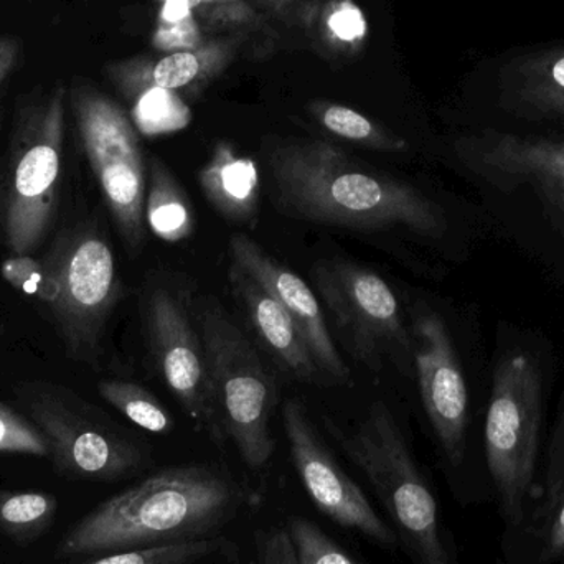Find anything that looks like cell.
<instances>
[{
  "instance_id": "35",
  "label": "cell",
  "mask_w": 564,
  "mask_h": 564,
  "mask_svg": "<svg viewBox=\"0 0 564 564\" xmlns=\"http://www.w3.org/2000/svg\"><path fill=\"white\" fill-rule=\"evenodd\" d=\"M187 2H191L192 6H194V9H198V7L204 6V0H187Z\"/></svg>"
},
{
  "instance_id": "22",
  "label": "cell",
  "mask_w": 564,
  "mask_h": 564,
  "mask_svg": "<svg viewBox=\"0 0 564 564\" xmlns=\"http://www.w3.org/2000/svg\"><path fill=\"white\" fill-rule=\"evenodd\" d=\"M58 500L45 492H0V532L17 542H32L52 525Z\"/></svg>"
},
{
  "instance_id": "18",
  "label": "cell",
  "mask_w": 564,
  "mask_h": 564,
  "mask_svg": "<svg viewBox=\"0 0 564 564\" xmlns=\"http://www.w3.org/2000/svg\"><path fill=\"white\" fill-rule=\"evenodd\" d=\"M228 280L254 335L282 370L301 381L317 380L321 370L312 360L301 332L280 302L238 264L231 263Z\"/></svg>"
},
{
  "instance_id": "13",
  "label": "cell",
  "mask_w": 564,
  "mask_h": 564,
  "mask_svg": "<svg viewBox=\"0 0 564 564\" xmlns=\"http://www.w3.org/2000/svg\"><path fill=\"white\" fill-rule=\"evenodd\" d=\"M63 145V95L32 119L13 159L6 197L7 245L13 254L39 247L55 217Z\"/></svg>"
},
{
  "instance_id": "5",
  "label": "cell",
  "mask_w": 564,
  "mask_h": 564,
  "mask_svg": "<svg viewBox=\"0 0 564 564\" xmlns=\"http://www.w3.org/2000/svg\"><path fill=\"white\" fill-rule=\"evenodd\" d=\"M341 451L365 474L393 520L413 564H460L426 477L383 401L351 431L332 427Z\"/></svg>"
},
{
  "instance_id": "27",
  "label": "cell",
  "mask_w": 564,
  "mask_h": 564,
  "mask_svg": "<svg viewBox=\"0 0 564 564\" xmlns=\"http://www.w3.org/2000/svg\"><path fill=\"white\" fill-rule=\"evenodd\" d=\"M194 10L187 0H165L154 33L155 48L174 53L200 46L204 40Z\"/></svg>"
},
{
  "instance_id": "20",
  "label": "cell",
  "mask_w": 564,
  "mask_h": 564,
  "mask_svg": "<svg viewBox=\"0 0 564 564\" xmlns=\"http://www.w3.org/2000/svg\"><path fill=\"white\" fill-rule=\"evenodd\" d=\"M144 218L145 227L165 243H182L194 235L191 198L171 169L158 158H152L149 164Z\"/></svg>"
},
{
  "instance_id": "19",
  "label": "cell",
  "mask_w": 564,
  "mask_h": 564,
  "mask_svg": "<svg viewBox=\"0 0 564 564\" xmlns=\"http://www.w3.org/2000/svg\"><path fill=\"white\" fill-rule=\"evenodd\" d=\"M202 194L225 220L253 225L260 214L261 177L258 164L240 155L234 144L220 141L198 171Z\"/></svg>"
},
{
  "instance_id": "23",
  "label": "cell",
  "mask_w": 564,
  "mask_h": 564,
  "mask_svg": "<svg viewBox=\"0 0 564 564\" xmlns=\"http://www.w3.org/2000/svg\"><path fill=\"white\" fill-rule=\"evenodd\" d=\"M98 391L106 403L135 426L154 434H167L174 430V417L167 408L145 388L129 381H101Z\"/></svg>"
},
{
  "instance_id": "7",
  "label": "cell",
  "mask_w": 564,
  "mask_h": 564,
  "mask_svg": "<svg viewBox=\"0 0 564 564\" xmlns=\"http://www.w3.org/2000/svg\"><path fill=\"white\" fill-rule=\"evenodd\" d=\"M463 129L564 132V40L512 46L480 65Z\"/></svg>"
},
{
  "instance_id": "8",
  "label": "cell",
  "mask_w": 564,
  "mask_h": 564,
  "mask_svg": "<svg viewBox=\"0 0 564 564\" xmlns=\"http://www.w3.org/2000/svg\"><path fill=\"white\" fill-rule=\"evenodd\" d=\"M314 281L338 334L360 364L380 371L390 358L404 375L414 373L413 335L383 278L358 264L330 260L315 264Z\"/></svg>"
},
{
  "instance_id": "3",
  "label": "cell",
  "mask_w": 564,
  "mask_h": 564,
  "mask_svg": "<svg viewBox=\"0 0 564 564\" xmlns=\"http://www.w3.org/2000/svg\"><path fill=\"white\" fill-rule=\"evenodd\" d=\"M555 378L550 341L500 322L484 413L482 451L503 525L529 512L542 480L546 404Z\"/></svg>"
},
{
  "instance_id": "12",
  "label": "cell",
  "mask_w": 564,
  "mask_h": 564,
  "mask_svg": "<svg viewBox=\"0 0 564 564\" xmlns=\"http://www.w3.org/2000/svg\"><path fill=\"white\" fill-rule=\"evenodd\" d=\"M45 263L58 284L50 307L63 340L73 357L91 360L122 294L115 254L96 231L86 230L63 241Z\"/></svg>"
},
{
  "instance_id": "10",
  "label": "cell",
  "mask_w": 564,
  "mask_h": 564,
  "mask_svg": "<svg viewBox=\"0 0 564 564\" xmlns=\"http://www.w3.org/2000/svg\"><path fill=\"white\" fill-rule=\"evenodd\" d=\"M411 335L424 413L451 473L464 476L477 460L470 441L473 394L459 347L444 315L427 304L416 308Z\"/></svg>"
},
{
  "instance_id": "14",
  "label": "cell",
  "mask_w": 564,
  "mask_h": 564,
  "mask_svg": "<svg viewBox=\"0 0 564 564\" xmlns=\"http://www.w3.org/2000/svg\"><path fill=\"white\" fill-rule=\"evenodd\" d=\"M145 325L152 357L187 416L215 443L225 441L208 381L200 334L195 330L182 295L159 285L149 292Z\"/></svg>"
},
{
  "instance_id": "1",
  "label": "cell",
  "mask_w": 564,
  "mask_h": 564,
  "mask_svg": "<svg viewBox=\"0 0 564 564\" xmlns=\"http://www.w3.org/2000/svg\"><path fill=\"white\" fill-rule=\"evenodd\" d=\"M274 202L297 220L351 231L401 230L446 247L463 243L444 202L381 174L325 141L282 142L268 152Z\"/></svg>"
},
{
  "instance_id": "15",
  "label": "cell",
  "mask_w": 564,
  "mask_h": 564,
  "mask_svg": "<svg viewBox=\"0 0 564 564\" xmlns=\"http://www.w3.org/2000/svg\"><path fill=\"white\" fill-rule=\"evenodd\" d=\"M282 424L292 464L314 506L337 525L357 530L381 546L394 549L397 532L380 519L360 487L338 466L301 401H285Z\"/></svg>"
},
{
  "instance_id": "2",
  "label": "cell",
  "mask_w": 564,
  "mask_h": 564,
  "mask_svg": "<svg viewBox=\"0 0 564 564\" xmlns=\"http://www.w3.org/2000/svg\"><path fill=\"white\" fill-rule=\"evenodd\" d=\"M447 155L489 227L564 288V132L460 129Z\"/></svg>"
},
{
  "instance_id": "24",
  "label": "cell",
  "mask_w": 564,
  "mask_h": 564,
  "mask_svg": "<svg viewBox=\"0 0 564 564\" xmlns=\"http://www.w3.org/2000/svg\"><path fill=\"white\" fill-rule=\"evenodd\" d=\"M129 98L134 99L132 118L144 134L175 132L187 128L191 122V109L178 93L151 86L131 93Z\"/></svg>"
},
{
  "instance_id": "31",
  "label": "cell",
  "mask_w": 564,
  "mask_h": 564,
  "mask_svg": "<svg viewBox=\"0 0 564 564\" xmlns=\"http://www.w3.org/2000/svg\"><path fill=\"white\" fill-rule=\"evenodd\" d=\"M0 453L48 456V444L35 424L0 401Z\"/></svg>"
},
{
  "instance_id": "32",
  "label": "cell",
  "mask_w": 564,
  "mask_h": 564,
  "mask_svg": "<svg viewBox=\"0 0 564 564\" xmlns=\"http://www.w3.org/2000/svg\"><path fill=\"white\" fill-rule=\"evenodd\" d=\"M250 564H301L289 530L273 529L261 532Z\"/></svg>"
},
{
  "instance_id": "11",
  "label": "cell",
  "mask_w": 564,
  "mask_h": 564,
  "mask_svg": "<svg viewBox=\"0 0 564 564\" xmlns=\"http://www.w3.org/2000/svg\"><path fill=\"white\" fill-rule=\"evenodd\" d=\"M20 398L63 476L118 480L144 464L142 451L134 443L79 408L78 401L63 391L35 384L22 388Z\"/></svg>"
},
{
  "instance_id": "33",
  "label": "cell",
  "mask_w": 564,
  "mask_h": 564,
  "mask_svg": "<svg viewBox=\"0 0 564 564\" xmlns=\"http://www.w3.org/2000/svg\"><path fill=\"white\" fill-rule=\"evenodd\" d=\"M198 13L202 19L214 26L243 25V23L253 22L257 13L247 3L228 2V3H205L198 7Z\"/></svg>"
},
{
  "instance_id": "21",
  "label": "cell",
  "mask_w": 564,
  "mask_h": 564,
  "mask_svg": "<svg viewBox=\"0 0 564 564\" xmlns=\"http://www.w3.org/2000/svg\"><path fill=\"white\" fill-rule=\"evenodd\" d=\"M308 112L325 131L361 148L378 152H394V154L410 149V142L406 139L348 106L330 101H312L308 105Z\"/></svg>"
},
{
  "instance_id": "26",
  "label": "cell",
  "mask_w": 564,
  "mask_h": 564,
  "mask_svg": "<svg viewBox=\"0 0 564 564\" xmlns=\"http://www.w3.org/2000/svg\"><path fill=\"white\" fill-rule=\"evenodd\" d=\"M220 549V540L207 536L191 542L122 550L83 564H197L210 558Z\"/></svg>"
},
{
  "instance_id": "25",
  "label": "cell",
  "mask_w": 564,
  "mask_h": 564,
  "mask_svg": "<svg viewBox=\"0 0 564 564\" xmlns=\"http://www.w3.org/2000/svg\"><path fill=\"white\" fill-rule=\"evenodd\" d=\"M317 30L328 50L348 55L360 52L368 25L360 7L351 0H330L318 13Z\"/></svg>"
},
{
  "instance_id": "9",
  "label": "cell",
  "mask_w": 564,
  "mask_h": 564,
  "mask_svg": "<svg viewBox=\"0 0 564 564\" xmlns=\"http://www.w3.org/2000/svg\"><path fill=\"white\" fill-rule=\"evenodd\" d=\"M73 109L106 205L126 247L135 253L145 241L148 175L134 126L121 106L93 88L73 91Z\"/></svg>"
},
{
  "instance_id": "6",
  "label": "cell",
  "mask_w": 564,
  "mask_h": 564,
  "mask_svg": "<svg viewBox=\"0 0 564 564\" xmlns=\"http://www.w3.org/2000/svg\"><path fill=\"white\" fill-rule=\"evenodd\" d=\"M197 325L221 433L250 469H264L276 451L271 430L276 383L258 348L218 302L202 305Z\"/></svg>"
},
{
  "instance_id": "36",
  "label": "cell",
  "mask_w": 564,
  "mask_h": 564,
  "mask_svg": "<svg viewBox=\"0 0 564 564\" xmlns=\"http://www.w3.org/2000/svg\"><path fill=\"white\" fill-rule=\"evenodd\" d=\"M0 66H2V50H0Z\"/></svg>"
},
{
  "instance_id": "16",
  "label": "cell",
  "mask_w": 564,
  "mask_h": 564,
  "mask_svg": "<svg viewBox=\"0 0 564 564\" xmlns=\"http://www.w3.org/2000/svg\"><path fill=\"white\" fill-rule=\"evenodd\" d=\"M230 253L231 263L251 274L288 312L321 373L335 381L350 380V368L338 354L321 302L311 288L294 271L271 258L248 235L237 234L230 238Z\"/></svg>"
},
{
  "instance_id": "17",
  "label": "cell",
  "mask_w": 564,
  "mask_h": 564,
  "mask_svg": "<svg viewBox=\"0 0 564 564\" xmlns=\"http://www.w3.org/2000/svg\"><path fill=\"white\" fill-rule=\"evenodd\" d=\"M240 40H208L194 50L167 53L159 59H134L112 72V79L126 95L142 88L169 89L198 95L228 68L237 55Z\"/></svg>"
},
{
  "instance_id": "4",
  "label": "cell",
  "mask_w": 564,
  "mask_h": 564,
  "mask_svg": "<svg viewBox=\"0 0 564 564\" xmlns=\"http://www.w3.org/2000/svg\"><path fill=\"white\" fill-rule=\"evenodd\" d=\"M245 503L240 487L207 466L169 467L89 512L58 555L85 556L207 539Z\"/></svg>"
},
{
  "instance_id": "28",
  "label": "cell",
  "mask_w": 564,
  "mask_h": 564,
  "mask_svg": "<svg viewBox=\"0 0 564 564\" xmlns=\"http://www.w3.org/2000/svg\"><path fill=\"white\" fill-rule=\"evenodd\" d=\"M3 280L30 297L52 305L58 294V284L48 264L29 257L12 254L0 267Z\"/></svg>"
},
{
  "instance_id": "34",
  "label": "cell",
  "mask_w": 564,
  "mask_h": 564,
  "mask_svg": "<svg viewBox=\"0 0 564 564\" xmlns=\"http://www.w3.org/2000/svg\"><path fill=\"white\" fill-rule=\"evenodd\" d=\"M228 2H241V0H204L205 3H228Z\"/></svg>"
},
{
  "instance_id": "30",
  "label": "cell",
  "mask_w": 564,
  "mask_h": 564,
  "mask_svg": "<svg viewBox=\"0 0 564 564\" xmlns=\"http://www.w3.org/2000/svg\"><path fill=\"white\" fill-rule=\"evenodd\" d=\"M564 492V394L560 401L556 420L546 444L545 459L542 466V480L539 492L533 499L532 509H542L555 502ZM527 516V513H525Z\"/></svg>"
},
{
  "instance_id": "37",
  "label": "cell",
  "mask_w": 564,
  "mask_h": 564,
  "mask_svg": "<svg viewBox=\"0 0 564 564\" xmlns=\"http://www.w3.org/2000/svg\"><path fill=\"white\" fill-rule=\"evenodd\" d=\"M564 564V563H563Z\"/></svg>"
},
{
  "instance_id": "29",
  "label": "cell",
  "mask_w": 564,
  "mask_h": 564,
  "mask_svg": "<svg viewBox=\"0 0 564 564\" xmlns=\"http://www.w3.org/2000/svg\"><path fill=\"white\" fill-rule=\"evenodd\" d=\"M288 530L301 564H358L311 520L291 517Z\"/></svg>"
}]
</instances>
